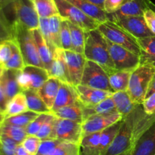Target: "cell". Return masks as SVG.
Masks as SVG:
<instances>
[{"instance_id": "1", "label": "cell", "mask_w": 155, "mask_h": 155, "mask_svg": "<svg viewBox=\"0 0 155 155\" xmlns=\"http://www.w3.org/2000/svg\"><path fill=\"white\" fill-rule=\"evenodd\" d=\"M155 121V115H148L142 104L123 119L114 140L103 155H120L131 152L142 134Z\"/></svg>"}, {"instance_id": "2", "label": "cell", "mask_w": 155, "mask_h": 155, "mask_svg": "<svg viewBox=\"0 0 155 155\" xmlns=\"http://www.w3.org/2000/svg\"><path fill=\"white\" fill-rule=\"evenodd\" d=\"M84 56L86 59L102 67L108 75L117 71L109 53L107 40L98 29L86 32Z\"/></svg>"}, {"instance_id": "3", "label": "cell", "mask_w": 155, "mask_h": 155, "mask_svg": "<svg viewBox=\"0 0 155 155\" xmlns=\"http://www.w3.org/2000/svg\"><path fill=\"white\" fill-rule=\"evenodd\" d=\"M12 24L14 38L21 50L25 65H33L44 68L32 30L17 21H14Z\"/></svg>"}, {"instance_id": "4", "label": "cell", "mask_w": 155, "mask_h": 155, "mask_svg": "<svg viewBox=\"0 0 155 155\" xmlns=\"http://www.w3.org/2000/svg\"><path fill=\"white\" fill-rule=\"evenodd\" d=\"M154 72V67L145 64H140L131 72L127 91L135 104H142L145 100Z\"/></svg>"}, {"instance_id": "5", "label": "cell", "mask_w": 155, "mask_h": 155, "mask_svg": "<svg viewBox=\"0 0 155 155\" xmlns=\"http://www.w3.org/2000/svg\"><path fill=\"white\" fill-rule=\"evenodd\" d=\"M97 29L107 40L124 47L135 54L141 55L140 45L137 38L114 21L107 20L99 24Z\"/></svg>"}, {"instance_id": "6", "label": "cell", "mask_w": 155, "mask_h": 155, "mask_svg": "<svg viewBox=\"0 0 155 155\" xmlns=\"http://www.w3.org/2000/svg\"><path fill=\"white\" fill-rule=\"evenodd\" d=\"M59 15L64 19L81 27L86 32L98 28L100 23L86 15L80 9L67 0H55Z\"/></svg>"}, {"instance_id": "7", "label": "cell", "mask_w": 155, "mask_h": 155, "mask_svg": "<svg viewBox=\"0 0 155 155\" xmlns=\"http://www.w3.org/2000/svg\"><path fill=\"white\" fill-rule=\"evenodd\" d=\"M80 84L114 93L109 81V75L96 62L86 59Z\"/></svg>"}, {"instance_id": "8", "label": "cell", "mask_w": 155, "mask_h": 155, "mask_svg": "<svg viewBox=\"0 0 155 155\" xmlns=\"http://www.w3.org/2000/svg\"><path fill=\"white\" fill-rule=\"evenodd\" d=\"M107 43L117 71H133L140 65V56L108 40H107Z\"/></svg>"}, {"instance_id": "9", "label": "cell", "mask_w": 155, "mask_h": 155, "mask_svg": "<svg viewBox=\"0 0 155 155\" xmlns=\"http://www.w3.org/2000/svg\"><path fill=\"white\" fill-rule=\"evenodd\" d=\"M49 78L45 68L33 65H26L19 71L18 82L22 91L27 90L38 91Z\"/></svg>"}, {"instance_id": "10", "label": "cell", "mask_w": 155, "mask_h": 155, "mask_svg": "<svg viewBox=\"0 0 155 155\" xmlns=\"http://www.w3.org/2000/svg\"><path fill=\"white\" fill-rule=\"evenodd\" d=\"M11 7L15 14V21L30 30L39 29V17L31 0H17Z\"/></svg>"}, {"instance_id": "11", "label": "cell", "mask_w": 155, "mask_h": 155, "mask_svg": "<svg viewBox=\"0 0 155 155\" xmlns=\"http://www.w3.org/2000/svg\"><path fill=\"white\" fill-rule=\"evenodd\" d=\"M54 138L61 141L80 144L83 138L82 123L56 117Z\"/></svg>"}, {"instance_id": "12", "label": "cell", "mask_w": 155, "mask_h": 155, "mask_svg": "<svg viewBox=\"0 0 155 155\" xmlns=\"http://www.w3.org/2000/svg\"><path fill=\"white\" fill-rule=\"evenodd\" d=\"M123 118V115L118 112L91 115L82 123L83 137L95 132H102L104 129L117 122Z\"/></svg>"}, {"instance_id": "13", "label": "cell", "mask_w": 155, "mask_h": 155, "mask_svg": "<svg viewBox=\"0 0 155 155\" xmlns=\"http://www.w3.org/2000/svg\"><path fill=\"white\" fill-rule=\"evenodd\" d=\"M137 39L154 36L147 26L143 16L122 17L112 20Z\"/></svg>"}, {"instance_id": "14", "label": "cell", "mask_w": 155, "mask_h": 155, "mask_svg": "<svg viewBox=\"0 0 155 155\" xmlns=\"http://www.w3.org/2000/svg\"><path fill=\"white\" fill-rule=\"evenodd\" d=\"M64 55L70 81L73 86L77 87L81 83L86 59L84 54L76 53L73 50H64Z\"/></svg>"}, {"instance_id": "15", "label": "cell", "mask_w": 155, "mask_h": 155, "mask_svg": "<svg viewBox=\"0 0 155 155\" xmlns=\"http://www.w3.org/2000/svg\"><path fill=\"white\" fill-rule=\"evenodd\" d=\"M76 91L78 94L79 100L83 106H89L96 105L107 97H111L114 93L103 90L95 89L90 87L79 84L75 87Z\"/></svg>"}, {"instance_id": "16", "label": "cell", "mask_w": 155, "mask_h": 155, "mask_svg": "<svg viewBox=\"0 0 155 155\" xmlns=\"http://www.w3.org/2000/svg\"><path fill=\"white\" fill-rule=\"evenodd\" d=\"M48 73L49 77L58 79L61 82L71 84L64 50L63 49L57 48L54 50L53 53L52 62Z\"/></svg>"}, {"instance_id": "17", "label": "cell", "mask_w": 155, "mask_h": 155, "mask_svg": "<svg viewBox=\"0 0 155 155\" xmlns=\"http://www.w3.org/2000/svg\"><path fill=\"white\" fill-rule=\"evenodd\" d=\"M131 155H155V121L138 140Z\"/></svg>"}, {"instance_id": "18", "label": "cell", "mask_w": 155, "mask_h": 155, "mask_svg": "<svg viewBox=\"0 0 155 155\" xmlns=\"http://www.w3.org/2000/svg\"><path fill=\"white\" fill-rule=\"evenodd\" d=\"M149 2L150 0H127L117 12L107 15L108 20L112 21L122 17L143 16L144 12L149 8Z\"/></svg>"}, {"instance_id": "19", "label": "cell", "mask_w": 155, "mask_h": 155, "mask_svg": "<svg viewBox=\"0 0 155 155\" xmlns=\"http://www.w3.org/2000/svg\"><path fill=\"white\" fill-rule=\"evenodd\" d=\"M77 103H80V100L75 87L69 83L62 82L54 100L51 112Z\"/></svg>"}, {"instance_id": "20", "label": "cell", "mask_w": 155, "mask_h": 155, "mask_svg": "<svg viewBox=\"0 0 155 155\" xmlns=\"http://www.w3.org/2000/svg\"><path fill=\"white\" fill-rule=\"evenodd\" d=\"M61 83L62 82L58 79L49 77L37 91L39 95L48 106L51 112Z\"/></svg>"}, {"instance_id": "21", "label": "cell", "mask_w": 155, "mask_h": 155, "mask_svg": "<svg viewBox=\"0 0 155 155\" xmlns=\"http://www.w3.org/2000/svg\"><path fill=\"white\" fill-rule=\"evenodd\" d=\"M67 1L77 6L86 15L97 21L100 24L108 20L107 14L104 12V9L87 0H67Z\"/></svg>"}, {"instance_id": "22", "label": "cell", "mask_w": 155, "mask_h": 155, "mask_svg": "<svg viewBox=\"0 0 155 155\" xmlns=\"http://www.w3.org/2000/svg\"><path fill=\"white\" fill-rule=\"evenodd\" d=\"M19 71L12 69H5L1 80V85L6 94V97L10 100L18 93L22 92L18 82V75Z\"/></svg>"}, {"instance_id": "23", "label": "cell", "mask_w": 155, "mask_h": 155, "mask_svg": "<svg viewBox=\"0 0 155 155\" xmlns=\"http://www.w3.org/2000/svg\"><path fill=\"white\" fill-rule=\"evenodd\" d=\"M141 48L140 64L155 68V36L138 39Z\"/></svg>"}, {"instance_id": "24", "label": "cell", "mask_w": 155, "mask_h": 155, "mask_svg": "<svg viewBox=\"0 0 155 155\" xmlns=\"http://www.w3.org/2000/svg\"><path fill=\"white\" fill-rule=\"evenodd\" d=\"M32 33H33V37H34L36 46H37L38 53H39V57H40L41 61H42L44 68L48 71L49 70L50 67H51V62H52V53H51V50L48 47V44L46 43L45 40H44L43 36L41 34L39 29L32 30Z\"/></svg>"}, {"instance_id": "25", "label": "cell", "mask_w": 155, "mask_h": 155, "mask_svg": "<svg viewBox=\"0 0 155 155\" xmlns=\"http://www.w3.org/2000/svg\"><path fill=\"white\" fill-rule=\"evenodd\" d=\"M114 100L116 109L123 117H126L130 112H133L139 104H135L132 101L130 95L127 91L114 92L111 96Z\"/></svg>"}, {"instance_id": "26", "label": "cell", "mask_w": 155, "mask_h": 155, "mask_svg": "<svg viewBox=\"0 0 155 155\" xmlns=\"http://www.w3.org/2000/svg\"><path fill=\"white\" fill-rule=\"evenodd\" d=\"M123 119L101 132L99 144L96 150V155H103L107 149L110 147L111 143L114 140L117 134L119 132L120 128L123 122Z\"/></svg>"}, {"instance_id": "27", "label": "cell", "mask_w": 155, "mask_h": 155, "mask_svg": "<svg viewBox=\"0 0 155 155\" xmlns=\"http://www.w3.org/2000/svg\"><path fill=\"white\" fill-rule=\"evenodd\" d=\"M117 112L114 100L111 97H107L96 105L89 106H83V121L91 115L107 114Z\"/></svg>"}, {"instance_id": "28", "label": "cell", "mask_w": 155, "mask_h": 155, "mask_svg": "<svg viewBox=\"0 0 155 155\" xmlns=\"http://www.w3.org/2000/svg\"><path fill=\"white\" fill-rule=\"evenodd\" d=\"M28 110L27 99L24 92H20L8 101L5 112L3 114L4 119Z\"/></svg>"}, {"instance_id": "29", "label": "cell", "mask_w": 155, "mask_h": 155, "mask_svg": "<svg viewBox=\"0 0 155 155\" xmlns=\"http://www.w3.org/2000/svg\"><path fill=\"white\" fill-rule=\"evenodd\" d=\"M51 113L58 118L73 120L80 123H83V106L80 102L61 108Z\"/></svg>"}, {"instance_id": "30", "label": "cell", "mask_w": 155, "mask_h": 155, "mask_svg": "<svg viewBox=\"0 0 155 155\" xmlns=\"http://www.w3.org/2000/svg\"><path fill=\"white\" fill-rule=\"evenodd\" d=\"M27 99L28 110L37 113H51V110L43 101L36 90H27L23 91Z\"/></svg>"}, {"instance_id": "31", "label": "cell", "mask_w": 155, "mask_h": 155, "mask_svg": "<svg viewBox=\"0 0 155 155\" xmlns=\"http://www.w3.org/2000/svg\"><path fill=\"white\" fill-rule=\"evenodd\" d=\"M68 24H69L70 30H71V44H72L71 50L76 53L84 54L86 31L83 30L81 27L72 24L70 21H68Z\"/></svg>"}, {"instance_id": "32", "label": "cell", "mask_w": 155, "mask_h": 155, "mask_svg": "<svg viewBox=\"0 0 155 155\" xmlns=\"http://www.w3.org/2000/svg\"><path fill=\"white\" fill-rule=\"evenodd\" d=\"M130 71H117L109 75V81L114 92L127 91L130 81Z\"/></svg>"}, {"instance_id": "33", "label": "cell", "mask_w": 155, "mask_h": 155, "mask_svg": "<svg viewBox=\"0 0 155 155\" xmlns=\"http://www.w3.org/2000/svg\"><path fill=\"white\" fill-rule=\"evenodd\" d=\"M39 18H48L59 15L55 0H31Z\"/></svg>"}, {"instance_id": "34", "label": "cell", "mask_w": 155, "mask_h": 155, "mask_svg": "<svg viewBox=\"0 0 155 155\" xmlns=\"http://www.w3.org/2000/svg\"><path fill=\"white\" fill-rule=\"evenodd\" d=\"M39 115V113H37V112L27 110L18 115L5 119L2 125H9V126H14L17 127L26 128Z\"/></svg>"}, {"instance_id": "35", "label": "cell", "mask_w": 155, "mask_h": 155, "mask_svg": "<svg viewBox=\"0 0 155 155\" xmlns=\"http://www.w3.org/2000/svg\"><path fill=\"white\" fill-rule=\"evenodd\" d=\"M12 54L10 59L8 61L7 63L4 65L3 68L5 69H12L21 71L26 66L24 63V58L21 54V50L18 45V43L15 40L12 39Z\"/></svg>"}, {"instance_id": "36", "label": "cell", "mask_w": 155, "mask_h": 155, "mask_svg": "<svg viewBox=\"0 0 155 155\" xmlns=\"http://www.w3.org/2000/svg\"><path fill=\"white\" fill-rule=\"evenodd\" d=\"M0 135L10 138L15 141L17 144H20L23 142L24 138L27 136L25 128L17 127L9 125H2L0 129Z\"/></svg>"}, {"instance_id": "37", "label": "cell", "mask_w": 155, "mask_h": 155, "mask_svg": "<svg viewBox=\"0 0 155 155\" xmlns=\"http://www.w3.org/2000/svg\"><path fill=\"white\" fill-rule=\"evenodd\" d=\"M56 116L50 113L45 122L41 126L40 129L36 134V136L40 138L41 141L55 139L54 138V126H55Z\"/></svg>"}, {"instance_id": "38", "label": "cell", "mask_w": 155, "mask_h": 155, "mask_svg": "<svg viewBox=\"0 0 155 155\" xmlns=\"http://www.w3.org/2000/svg\"><path fill=\"white\" fill-rule=\"evenodd\" d=\"M62 18L60 15H54L48 18V25H49L50 33H51V40L55 48H61V24Z\"/></svg>"}, {"instance_id": "39", "label": "cell", "mask_w": 155, "mask_h": 155, "mask_svg": "<svg viewBox=\"0 0 155 155\" xmlns=\"http://www.w3.org/2000/svg\"><path fill=\"white\" fill-rule=\"evenodd\" d=\"M13 38V24L7 18L5 11L0 9V43Z\"/></svg>"}, {"instance_id": "40", "label": "cell", "mask_w": 155, "mask_h": 155, "mask_svg": "<svg viewBox=\"0 0 155 155\" xmlns=\"http://www.w3.org/2000/svg\"><path fill=\"white\" fill-rule=\"evenodd\" d=\"M50 155H80V144L62 141Z\"/></svg>"}, {"instance_id": "41", "label": "cell", "mask_w": 155, "mask_h": 155, "mask_svg": "<svg viewBox=\"0 0 155 155\" xmlns=\"http://www.w3.org/2000/svg\"><path fill=\"white\" fill-rule=\"evenodd\" d=\"M61 48L64 50H72L71 30H70L68 21L64 18H62L61 24Z\"/></svg>"}, {"instance_id": "42", "label": "cell", "mask_w": 155, "mask_h": 155, "mask_svg": "<svg viewBox=\"0 0 155 155\" xmlns=\"http://www.w3.org/2000/svg\"><path fill=\"white\" fill-rule=\"evenodd\" d=\"M18 144L10 138L0 135V155H16Z\"/></svg>"}, {"instance_id": "43", "label": "cell", "mask_w": 155, "mask_h": 155, "mask_svg": "<svg viewBox=\"0 0 155 155\" xmlns=\"http://www.w3.org/2000/svg\"><path fill=\"white\" fill-rule=\"evenodd\" d=\"M39 30L40 31L41 34L43 36L44 40H45L46 43L48 44V47L51 50V53L54 52V50L57 48L53 44L52 40H51V33H50L49 30V25H48V18H39Z\"/></svg>"}, {"instance_id": "44", "label": "cell", "mask_w": 155, "mask_h": 155, "mask_svg": "<svg viewBox=\"0 0 155 155\" xmlns=\"http://www.w3.org/2000/svg\"><path fill=\"white\" fill-rule=\"evenodd\" d=\"M41 142H42L41 139L36 135H27L21 144L29 153H31L32 155H36L39 150Z\"/></svg>"}, {"instance_id": "45", "label": "cell", "mask_w": 155, "mask_h": 155, "mask_svg": "<svg viewBox=\"0 0 155 155\" xmlns=\"http://www.w3.org/2000/svg\"><path fill=\"white\" fill-rule=\"evenodd\" d=\"M12 40H4L0 43V67L4 65L10 59L12 54Z\"/></svg>"}, {"instance_id": "46", "label": "cell", "mask_w": 155, "mask_h": 155, "mask_svg": "<svg viewBox=\"0 0 155 155\" xmlns=\"http://www.w3.org/2000/svg\"><path fill=\"white\" fill-rule=\"evenodd\" d=\"M62 142L58 139H50L42 141L39 145V150L36 155H50L56 147Z\"/></svg>"}, {"instance_id": "47", "label": "cell", "mask_w": 155, "mask_h": 155, "mask_svg": "<svg viewBox=\"0 0 155 155\" xmlns=\"http://www.w3.org/2000/svg\"><path fill=\"white\" fill-rule=\"evenodd\" d=\"M50 113H40L33 122L30 123L26 129L27 135H36L41 126L45 122V119Z\"/></svg>"}, {"instance_id": "48", "label": "cell", "mask_w": 155, "mask_h": 155, "mask_svg": "<svg viewBox=\"0 0 155 155\" xmlns=\"http://www.w3.org/2000/svg\"><path fill=\"white\" fill-rule=\"evenodd\" d=\"M127 0H104L103 9L107 15L114 14L117 12Z\"/></svg>"}, {"instance_id": "49", "label": "cell", "mask_w": 155, "mask_h": 155, "mask_svg": "<svg viewBox=\"0 0 155 155\" xmlns=\"http://www.w3.org/2000/svg\"><path fill=\"white\" fill-rule=\"evenodd\" d=\"M143 17L145 18L148 27L155 36V12L148 8L144 12Z\"/></svg>"}, {"instance_id": "50", "label": "cell", "mask_w": 155, "mask_h": 155, "mask_svg": "<svg viewBox=\"0 0 155 155\" xmlns=\"http://www.w3.org/2000/svg\"><path fill=\"white\" fill-rule=\"evenodd\" d=\"M142 106L148 115H155V92L145 98Z\"/></svg>"}, {"instance_id": "51", "label": "cell", "mask_w": 155, "mask_h": 155, "mask_svg": "<svg viewBox=\"0 0 155 155\" xmlns=\"http://www.w3.org/2000/svg\"><path fill=\"white\" fill-rule=\"evenodd\" d=\"M8 101V99L6 97L5 93L0 83V115H3V114L5 113Z\"/></svg>"}, {"instance_id": "52", "label": "cell", "mask_w": 155, "mask_h": 155, "mask_svg": "<svg viewBox=\"0 0 155 155\" xmlns=\"http://www.w3.org/2000/svg\"><path fill=\"white\" fill-rule=\"evenodd\" d=\"M16 1L17 0H0V9L5 11V9L8 7H11Z\"/></svg>"}, {"instance_id": "53", "label": "cell", "mask_w": 155, "mask_h": 155, "mask_svg": "<svg viewBox=\"0 0 155 155\" xmlns=\"http://www.w3.org/2000/svg\"><path fill=\"white\" fill-rule=\"evenodd\" d=\"M154 92H155V72H154V75H153L152 79H151V83H150L149 88H148V93H147L146 97H149L151 94H152L153 93H154Z\"/></svg>"}, {"instance_id": "54", "label": "cell", "mask_w": 155, "mask_h": 155, "mask_svg": "<svg viewBox=\"0 0 155 155\" xmlns=\"http://www.w3.org/2000/svg\"><path fill=\"white\" fill-rule=\"evenodd\" d=\"M16 155H32L29 153L25 148L22 146V144H20L17 146L16 148Z\"/></svg>"}, {"instance_id": "55", "label": "cell", "mask_w": 155, "mask_h": 155, "mask_svg": "<svg viewBox=\"0 0 155 155\" xmlns=\"http://www.w3.org/2000/svg\"><path fill=\"white\" fill-rule=\"evenodd\" d=\"M87 1L93 3V4L99 6L101 9H103V4H104V0H87Z\"/></svg>"}, {"instance_id": "56", "label": "cell", "mask_w": 155, "mask_h": 155, "mask_svg": "<svg viewBox=\"0 0 155 155\" xmlns=\"http://www.w3.org/2000/svg\"><path fill=\"white\" fill-rule=\"evenodd\" d=\"M148 7H149L150 9H152V10H154L155 12V4L154 3H153L151 0H150L149 3H148Z\"/></svg>"}, {"instance_id": "57", "label": "cell", "mask_w": 155, "mask_h": 155, "mask_svg": "<svg viewBox=\"0 0 155 155\" xmlns=\"http://www.w3.org/2000/svg\"><path fill=\"white\" fill-rule=\"evenodd\" d=\"M4 71H5V68L0 67V82H1L2 78V75H3V73H4Z\"/></svg>"}, {"instance_id": "58", "label": "cell", "mask_w": 155, "mask_h": 155, "mask_svg": "<svg viewBox=\"0 0 155 155\" xmlns=\"http://www.w3.org/2000/svg\"><path fill=\"white\" fill-rule=\"evenodd\" d=\"M4 120V117H3L2 115H0V129H1L2 124V122Z\"/></svg>"}, {"instance_id": "59", "label": "cell", "mask_w": 155, "mask_h": 155, "mask_svg": "<svg viewBox=\"0 0 155 155\" xmlns=\"http://www.w3.org/2000/svg\"><path fill=\"white\" fill-rule=\"evenodd\" d=\"M120 155H131V152H127V153H122V154Z\"/></svg>"}]
</instances>
